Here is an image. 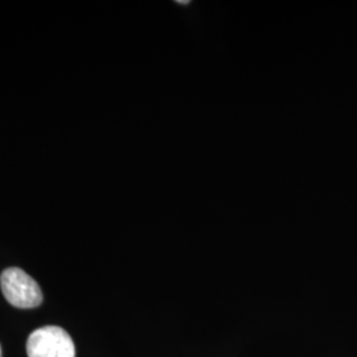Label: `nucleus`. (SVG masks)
Returning a JSON list of instances; mask_svg holds the SVG:
<instances>
[{"label": "nucleus", "instance_id": "nucleus-3", "mask_svg": "<svg viewBox=\"0 0 357 357\" xmlns=\"http://www.w3.org/2000/svg\"><path fill=\"white\" fill-rule=\"evenodd\" d=\"M0 357H1V347H0Z\"/></svg>", "mask_w": 357, "mask_h": 357}, {"label": "nucleus", "instance_id": "nucleus-2", "mask_svg": "<svg viewBox=\"0 0 357 357\" xmlns=\"http://www.w3.org/2000/svg\"><path fill=\"white\" fill-rule=\"evenodd\" d=\"M26 354L28 357H76V347L64 328L47 326L29 335Z\"/></svg>", "mask_w": 357, "mask_h": 357}, {"label": "nucleus", "instance_id": "nucleus-1", "mask_svg": "<svg viewBox=\"0 0 357 357\" xmlns=\"http://www.w3.org/2000/svg\"><path fill=\"white\" fill-rule=\"evenodd\" d=\"M0 287L7 302L13 307L35 308L43 302L38 282L22 268H6L0 275Z\"/></svg>", "mask_w": 357, "mask_h": 357}]
</instances>
